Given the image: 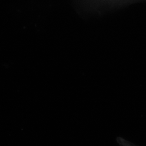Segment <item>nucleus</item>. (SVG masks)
<instances>
[{
  "label": "nucleus",
  "instance_id": "nucleus-1",
  "mask_svg": "<svg viewBox=\"0 0 146 146\" xmlns=\"http://www.w3.org/2000/svg\"><path fill=\"white\" fill-rule=\"evenodd\" d=\"M120 141H118L119 143L120 144L121 146H137V145H135L134 143H131V142H129L127 141V140L123 139H119Z\"/></svg>",
  "mask_w": 146,
  "mask_h": 146
}]
</instances>
